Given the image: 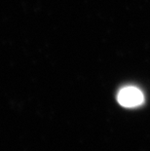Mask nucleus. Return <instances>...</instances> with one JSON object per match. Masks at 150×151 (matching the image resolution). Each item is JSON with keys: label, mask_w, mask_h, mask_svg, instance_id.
<instances>
[{"label": "nucleus", "mask_w": 150, "mask_h": 151, "mask_svg": "<svg viewBox=\"0 0 150 151\" xmlns=\"http://www.w3.org/2000/svg\"><path fill=\"white\" fill-rule=\"evenodd\" d=\"M118 102L124 107H136L144 101V96L139 88L135 86L124 87L117 95Z\"/></svg>", "instance_id": "nucleus-1"}]
</instances>
